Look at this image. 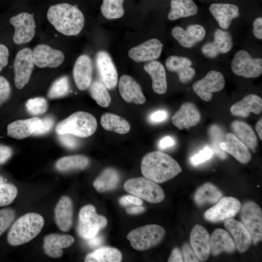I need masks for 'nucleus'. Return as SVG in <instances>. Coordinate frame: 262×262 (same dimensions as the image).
<instances>
[{
    "label": "nucleus",
    "mask_w": 262,
    "mask_h": 262,
    "mask_svg": "<svg viewBox=\"0 0 262 262\" xmlns=\"http://www.w3.org/2000/svg\"><path fill=\"white\" fill-rule=\"evenodd\" d=\"M47 17L57 31L66 36L78 35L84 25L82 13L76 5L67 3L51 5Z\"/></svg>",
    "instance_id": "1"
},
{
    "label": "nucleus",
    "mask_w": 262,
    "mask_h": 262,
    "mask_svg": "<svg viewBox=\"0 0 262 262\" xmlns=\"http://www.w3.org/2000/svg\"><path fill=\"white\" fill-rule=\"evenodd\" d=\"M141 169L145 177L158 183L171 180L182 171L174 159L159 151L147 153L142 160Z\"/></svg>",
    "instance_id": "2"
},
{
    "label": "nucleus",
    "mask_w": 262,
    "mask_h": 262,
    "mask_svg": "<svg viewBox=\"0 0 262 262\" xmlns=\"http://www.w3.org/2000/svg\"><path fill=\"white\" fill-rule=\"evenodd\" d=\"M44 225L43 217L35 213H27L14 223L7 235V241L13 246L27 243L34 238Z\"/></svg>",
    "instance_id": "3"
},
{
    "label": "nucleus",
    "mask_w": 262,
    "mask_h": 262,
    "mask_svg": "<svg viewBox=\"0 0 262 262\" xmlns=\"http://www.w3.org/2000/svg\"><path fill=\"white\" fill-rule=\"evenodd\" d=\"M97 127L96 119L92 115L79 111L59 122L55 130L58 134L70 133L78 137H86L94 134Z\"/></svg>",
    "instance_id": "4"
},
{
    "label": "nucleus",
    "mask_w": 262,
    "mask_h": 262,
    "mask_svg": "<svg viewBox=\"0 0 262 262\" xmlns=\"http://www.w3.org/2000/svg\"><path fill=\"white\" fill-rule=\"evenodd\" d=\"M164 234L165 230L162 227L151 224L132 230L127 238L133 248L144 251L158 245L163 240Z\"/></svg>",
    "instance_id": "5"
},
{
    "label": "nucleus",
    "mask_w": 262,
    "mask_h": 262,
    "mask_svg": "<svg viewBox=\"0 0 262 262\" xmlns=\"http://www.w3.org/2000/svg\"><path fill=\"white\" fill-rule=\"evenodd\" d=\"M124 188L129 193L149 203H159L164 198V194L161 187L155 181L146 177L129 179L125 182Z\"/></svg>",
    "instance_id": "6"
},
{
    "label": "nucleus",
    "mask_w": 262,
    "mask_h": 262,
    "mask_svg": "<svg viewBox=\"0 0 262 262\" xmlns=\"http://www.w3.org/2000/svg\"><path fill=\"white\" fill-rule=\"evenodd\" d=\"M107 223L106 218L98 215L91 204L82 207L79 212L77 231L82 238L88 239L97 235Z\"/></svg>",
    "instance_id": "7"
},
{
    "label": "nucleus",
    "mask_w": 262,
    "mask_h": 262,
    "mask_svg": "<svg viewBox=\"0 0 262 262\" xmlns=\"http://www.w3.org/2000/svg\"><path fill=\"white\" fill-rule=\"evenodd\" d=\"M243 224L249 232L252 242L256 244L262 239V213L259 206L252 201L244 204L241 211Z\"/></svg>",
    "instance_id": "8"
},
{
    "label": "nucleus",
    "mask_w": 262,
    "mask_h": 262,
    "mask_svg": "<svg viewBox=\"0 0 262 262\" xmlns=\"http://www.w3.org/2000/svg\"><path fill=\"white\" fill-rule=\"evenodd\" d=\"M234 74L246 78H257L262 73V60L253 58L246 51L237 52L231 64Z\"/></svg>",
    "instance_id": "9"
},
{
    "label": "nucleus",
    "mask_w": 262,
    "mask_h": 262,
    "mask_svg": "<svg viewBox=\"0 0 262 262\" xmlns=\"http://www.w3.org/2000/svg\"><path fill=\"white\" fill-rule=\"evenodd\" d=\"M10 24L14 28L13 40L16 45H22L30 42L35 34L36 24L33 14L21 12L10 19Z\"/></svg>",
    "instance_id": "10"
},
{
    "label": "nucleus",
    "mask_w": 262,
    "mask_h": 262,
    "mask_svg": "<svg viewBox=\"0 0 262 262\" xmlns=\"http://www.w3.org/2000/svg\"><path fill=\"white\" fill-rule=\"evenodd\" d=\"M32 51L29 48H23L17 52L15 58L14 82L17 89L23 88L30 80L34 66Z\"/></svg>",
    "instance_id": "11"
},
{
    "label": "nucleus",
    "mask_w": 262,
    "mask_h": 262,
    "mask_svg": "<svg viewBox=\"0 0 262 262\" xmlns=\"http://www.w3.org/2000/svg\"><path fill=\"white\" fill-rule=\"evenodd\" d=\"M225 84L223 75L215 70L209 71L202 79L195 81L192 88L194 92L203 100L210 101L213 93L221 91Z\"/></svg>",
    "instance_id": "12"
},
{
    "label": "nucleus",
    "mask_w": 262,
    "mask_h": 262,
    "mask_svg": "<svg viewBox=\"0 0 262 262\" xmlns=\"http://www.w3.org/2000/svg\"><path fill=\"white\" fill-rule=\"evenodd\" d=\"M240 208L241 203L237 199L231 196L224 197L205 212L204 218L214 223L225 221L234 217Z\"/></svg>",
    "instance_id": "13"
},
{
    "label": "nucleus",
    "mask_w": 262,
    "mask_h": 262,
    "mask_svg": "<svg viewBox=\"0 0 262 262\" xmlns=\"http://www.w3.org/2000/svg\"><path fill=\"white\" fill-rule=\"evenodd\" d=\"M34 65L40 68H56L61 65L65 60L64 53L46 44L37 45L32 51Z\"/></svg>",
    "instance_id": "14"
},
{
    "label": "nucleus",
    "mask_w": 262,
    "mask_h": 262,
    "mask_svg": "<svg viewBox=\"0 0 262 262\" xmlns=\"http://www.w3.org/2000/svg\"><path fill=\"white\" fill-rule=\"evenodd\" d=\"M96 62L103 84L109 90L115 88L117 83L118 75L110 55L104 50L98 51L96 55Z\"/></svg>",
    "instance_id": "15"
},
{
    "label": "nucleus",
    "mask_w": 262,
    "mask_h": 262,
    "mask_svg": "<svg viewBox=\"0 0 262 262\" xmlns=\"http://www.w3.org/2000/svg\"><path fill=\"white\" fill-rule=\"evenodd\" d=\"M163 47V44L160 40L152 38L131 48L128 55L136 62L152 61L160 56Z\"/></svg>",
    "instance_id": "16"
},
{
    "label": "nucleus",
    "mask_w": 262,
    "mask_h": 262,
    "mask_svg": "<svg viewBox=\"0 0 262 262\" xmlns=\"http://www.w3.org/2000/svg\"><path fill=\"white\" fill-rule=\"evenodd\" d=\"M232 46V38L229 33L218 29L214 32V40L205 44L201 50L206 56L213 58L220 53H227Z\"/></svg>",
    "instance_id": "17"
},
{
    "label": "nucleus",
    "mask_w": 262,
    "mask_h": 262,
    "mask_svg": "<svg viewBox=\"0 0 262 262\" xmlns=\"http://www.w3.org/2000/svg\"><path fill=\"white\" fill-rule=\"evenodd\" d=\"M201 118V114L196 106L191 102H185L172 117L174 125L180 130L188 129L196 125Z\"/></svg>",
    "instance_id": "18"
},
{
    "label": "nucleus",
    "mask_w": 262,
    "mask_h": 262,
    "mask_svg": "<svg viewBox=\"0 0 262 262\" xmlns=\"http://www.w3.org/2000/svg\"><path fill=\"white\" fill-rule=\"evenodd\" d=\"M93 66L90 58L87 55H80L76 60L73 70L75 83L80 90L88 89L92 83Z\"/></svg>",
    "instance_id": "19"
},
{
    "label": "nucleus",
    "mask_w": 262,
    "mask_h": 262,
    "mask_svg": "<svg viewBox=\"0 0 262 262\" xmlns=\"http://www.w3.org/2000/svg\"><path fill=\"white\" fill-rule=\"evenodd\" d=\"M171 33L180 45L183 47L190 48L204 38L206 31L201 25L193 24L188 26L186 30L180 26H176L173 28Z\"/></svg>",
    "instance_id": "20"
},
{
    "label": "nucleus",
    "mask_w": 262,
    "mask_h": 262,
    "mask_svg": "<svg viewBox=\"0 0 262 262\" xmlns=\"http://www.w3.org/2000/svg\"><path fill=\"white\" fill-rule=\"evenodd\" d=\"M191 246L199 260H207L210 253V236L202 226L196 224L192 229L190 236Z\"/></svg>",
    "instance_id": "21"
},
{
    "label": "nucleus",
    "mask_w": 262,
    "mask_h": 262,
    "mask_svg": "<svg viewBox=\"0 0 262 262\" xmlns=\"http://www.w3.org/2000/svg\"><path fill=\"white\" fill-rule=\"evenodd\" d=\"M225 137L226 140L219 144V148L241 163H248L251 158L248 148L232 133H227Z\"/></svg>",
    "instance_id": "22"
},
{
    "label": "nucleus",
    "mask_w": 262,
    "mask_h": 262,
    "mask_svg": "<svg viewBox=\"0 0 262 262\" xmlns=\"http://www.w3.org/2000/svg\"><path fill=\"white\" fill-rule=\"evenodd\" d=\"M225 227L233 237L235 247L241 253L246 252L251 242V236L242 222L233 218L225 221Z\"/></svg>",
    "instance_id": "23"
},
{
    "label": "nucleus",
    "mask_w": 262,
    "mask_h": 262,
    "mask_svg": "<svg viewBox=\"0 0 262 262\" xmlns=\"http://www.w3.org/2000/svg\"><path fill=\"white\" fill-rule=\"evenodd\" d=\"M119 91L122 98L127 102L142 104L146 100L140 85L129 75H123L120 78Z\"/></svg>",
    "instance_id": "24"
},
{
    "label": "nucleus",
    "mask_w": 262,
    "mask_h": 262,
    "mask_svg": "<svg viewBox=\"0 0 262 262\" xmlns=\"http://www.w3.org/2000/svg\"><path fill=\"white\" fill-rule=\"evenodd\" d=\"M74 241V238L70 235L49 234L44 238V251L50 257L59 258L63 255L62 249L70 246Z\"/></svg>",
    "instance_id": "25"
},
{
    "label": "nucleus",
    "mask_w": 262,
    "mask_h": 262,
    "mask_svg": "<svg viewBox=\"0 0 262 262\" xmlns=\"http://www.w3.org/2000/svg\"><path fill=\"white\" fill-rule=\"evenodd\" d=\"M54 218L58 228L62 231H69L73 224V203L67 196H63L54 210Z\"/></svg>",
    "instance_id": "26"
},
{
    "label": "nucleus",
    "mask_w": 262,
    "mask_h": 262,
    "mask_svg": "<svg viewBox=\"0 0 262 262\" xmlns=\"http://www.w3.org/2000/svg\"><path fill=\"white\" fill-rule=\"evenodd\" d=\"M165 64L168 70L177 73L183 83L189 82L195 75V70L191 67L192 62L186 57L171 56L166 59Z\"/></svg>",
    "instance_id": "27"
},
{
    "label": "nucleus",
    "mask_w": 262,
    "mask_h": 262,
    "mask_svg": "<svg viewBox=\"0 0 262 262\" xmlns=\"http://www.w3.org/2000/svg\"><path fill=\"white\" fill-rule=\"evenodd\" d=\"M231 113L235 116L246 117L250 113L259 115L262 111V99L255 94H249L232 105Z\"/></svg>",
    "instance_id": "28"
},
{
    "label": "nucleus",
    "mask_w": 262,
    "mask_h": 262,
    "mask_svg": "<svg viewBox=\"0 0 262 262\" xmlns=\"http://www.w3.org/2000/svg\"><path fill=\"white\" fill-rule=\"evenodd\" d=\"M209 10L223 29H228L232 20L239 15L238 7L229 3H213L210 5Z\"/></svg>",
    "instance_id": "29"
},
{
    "label": "nucleus",
    "mask_w": 262,
    "mask_h": 262,
    "mask_svg": "<svg viewBox=\"0 0 262 262\" xmlns=\"http://www.w3.org/2000/svg\"><path fill=\"white\" fill-rule=\"evenodd\" d=\"M210 252L213 256H217L223 252L231 253L235 246L233 239L226 230L217 229L210 238Z\"/></svg>",
    "instance_id": "30"
},
{
    "label": "nucleus",
    "mask_w": 262,
    "mask_h": 262,
    "mask_svg": "<svg viewBox=\"0 0 262 262\" xmlns=\"http://www.w3.org/2000/svg\"><path fill=\"white\" fill-rule=\"evenodd\" d=\"M144 70L152 79V87L157 94H163L167 90L165 70L163 65L157 61H152L144 66Z\"/></svg>",
    "instance_id": "31"
},
{
    "label": "nucleus",
    "mask_w": 262,
    "mask_h": 262,
    "mask_svg": "<svg viewBox=\"0 0 262 262\" xmlns=\"http://www.w3.org/2000/svg\"><path fill=\"white\" fill-rule=\"evenodd\" d=\"M40 120L38 117H34L14 121L7 126V135L18 140L28 137L33 135Z\"/></svg>",
    "instance_id": "32"
},
{
    "label": "nucleus",
    "mask_w": 262,
    "mask_h": 262,
    "mask_svg": "<svg viewBox=\"0 0 262 262\" xmlns=\"http://www.w3.org/2000/svg\"><path fill=\"white\" fill-rule=\"evenodd\" d=\"M231 128L235 136L248 148L254 149L257 147V137L248 124L242 121L234 120L231 124Z\"/></svg>",
    "instance_id": "33"
},
{
    "label": "nucleus",
    "mask_w": 262,
    "mask_h": 262,
    "mask_svg": "<svg viewBox=\"0 0 262 262\" xmlns=\"http://www.w3.org/2000/svg\"><path fill=\"white\" fill-rule=\"evenodd\" d=\"M197 12L198 8L192 0H171L168 18L175 20L194 16Z\"/></svg>",
    "instance_id": "34"
},
{
    "label": "nucleus",
    "mask_w": 262,
    "mask_h": 262,
    "mask_svg": "<svg viewBox=\"0 0 262 262\" xmlns=\"http://www.w3.org/2000/svg\"><path fill=\"white\" fill-rule=\"evenodd\" d=\"M222 193L211 183H205L196 192L194 200L197 205L213 204L217 202L222 197Z\"/></svg>",
    "instance_id": "35"
},
{
    "label": "nucleus",
    "mask_w": 262,
    "mask_h": 262,
    "mask_svg": "<svg viewBox=\"0 0 262 262\" xmlns=\"http://www.w3.org/2000/svg\"><path fill=\"white\" fill-rule=\"evenodd\" d=\"M119 180L118 172L112 168H107L94 180L93 186L98 192H105L115 188Z\"/></svg>",
    "instance_id": "36"
},
{
    "label": "nucleus",
    "mask_w": 262,
    "mask_h": 262,
    "mask_svg": "<svg viewBox=\"0 0 262 262\" xmlns=\"http://www.w3.org/2000/svg\"><path fill=\"white\" fill-rule=\"evenodd\" d=\"M122 260V254L117 249L108 246L98 248L86 255L85 262H119Z\"/></svg>",
    "instance_id": "37"
},
{
    "label": "nucleus",
    "mask_w": 262,
    "mask_h": 262,
    "mask_svg": "<svg viewBox=\"0 0 262 262\" xmlns=\"http://www.w3.org/2000/svg\"><path fill=\"white\" fill-rule=\"evenodd\" d=\"M100 123L106 130L112 131L119 134L128 133L131 128L130 125L121 117L109 113H106L101 117Z\"/></svg>",
    "instance_id": "38"
},
{
    "label": "nucleus",
    "mask_w": 262,
    "mask_h": 262,
    "mask_svg": "<svg viewBox=\"0 0 262 262\" xmlns=\"http://www.w3.org/2000/svg\"><path fill=\"white\" fill-rule=\"evenodd\" d=\"M89 161L86 157L80 155H71L63 157L56 163V168L60 171L73 170H82L89 165Z\"/></svg>",
    "instance_id": "39"
},
{
    "label": "nucleus",
    "mask_w": 262,
    "mask_h": 262,
    "mask_svg": "<svg viewBox=\"0 0 262 262\" xmlns=\"http://www.w3.org/2000/svg\"><path fill=\"white\" fill-rule=\"evenodd\" d=\"M88 88L91 97L99 105L103 107L109 106L111 98L107 88L101 82L94 81Z\"/></svg>",
    "instance_id": "40"
},
{
    "label": "nucleus",
    "mask_w": 262,
    "mask_h": 262,
    "mask_svg": "<svg viewBox=\"0 0 262 262\" xmlns=\"http://www.w3.org/2000/svg\"><path fill=\"white\" fill-rule=\"evenodd\" d=\"M123 1L124 0H103L100 6L102 15L109 19L122 17L124 14Z\"/></svg>",
    "instance_id": "41"
},
{
    "label": "nucleus",
    "mask_w": 262,
    "mask_h": 262,
    "mask_svg": "<svg viewBox=\"0 0 262 262\" xmlns=\"http://www.w3.org/2000/svg\"><path fill=\"white\" fill-rule=\"evenodd\" d=\"M69 90L68 78L66 76H62L55 80L51 84L47 95L50 99L58 98L67 95Z\"/></svg>",
    "instance_id": "42"
},
{
    "label": "nucleus",
    "mask_w": 262,
    "mask_h": 262,
    "mask_svg": "<svg viewBox=\"0 0 262 262\" xmlns=\"http://www.w3.org/2000/svg\"><path fill=\"white\" fill-rule=\"evenodd\" d=\"M26 109L31 115H37L45 113L48 109L47 100L42 97L32 98L26 102Z\"/></svg>",
    "instance_id": "43"
},
{
    "label": "nucleus",
    "mask_w": 262,
    "mask_h": 262,
    "mask_svg": "<svg viewBox=\"0 0 262 262\" xmlns=\"http://www.w3.org/2000/svg\"><path fill=\"white\" fill-rule=\"evenodd\" d=\"M17 194V189L13 185L9 183L0 184V206L10 204Z\"/></svg>",
    "instance_id": "44"
},
{
    "label": "nucleus",
    "mask_w": 262,
    "mask_h": 262,
    "mask_svg": "<svg viewBox=\"0 0 262 262\" xmlns=\"http://www.w3.org/2000/svg\"><path fill=\"white\" fill-rule=\"evenodd\" d=\"M15 216L13 209L7 208L0 210V236L10 226Z\"/></svg>",
    "instance_id": "45"
},
{
    "label": "nucleus",
    "mask_w": 262,
    "mask_h": 262,
    "mask_svg": "<svg viewBox=\"0 0 262 262\" xmlns=\"http://www.w3.org/2000/svg\"><path fill=\"white\" fill-rule=\"evenodd\" d=\"M54 119L51 116H47L40 119V121L33 135L39 136L49 132L53 128Z\"/></svg>",
    "instance_id": "46"
},
{
    "label": "nucleus",
    "mask_w": 262,
    "mask_h": 262,
    "mask_svg": "<svg viewBox=\"0 0 262 262\" xmlns=\"http://www.w3.org/2000/svg\"><path fill=\"white\" fill-rule=\"evenodd\" d=\"M213 150L205 147L198 153L193 155L190 158V161L193 165H196L209 160L213 154Z\"/></svg>",
    "instance_id": "47"
},
{
    "label": "nucleus",
    "mask_w": 262,
    "mask_h": 262,
    "mask_svg": "<svg viewBox=\"0 0 262 262\" xmlns=\"http://www.w3.org/2000/svg\"><path fill=\"white\" fill-rule=\"evenodd\" d=\"M58 139L64 146L69 149L76 148L79 145V141L76 136L72 134H58Z\"/></svg>",
    "instance_id": "48"
},
{
    "label": "nucleus",
    "mask_w": 262,
    "mask_h": 262,
    "mask_svg": "<svg viewBox=\"0 0 262 262\" xmlns=\"http://www.w3.org/2000/svg\"><path fill=\"white\" fill-rule=\"evenodd\" d=\"M10 94L9 82L4 77L0 76V106L9 98Z\"/></svg>",
    "instance_id": "49"
},
{
    "label": "nucleus",
    "mask_w": 262,
    "mask_h": 262,
    "mask_svg": "<svg viewBox=\"0 0 262 262\" xmlns=\"http://www.w3.org/2000/svg\"><path fill=\"white\" fill-rule=\"evenodd\" d=\"M182 253L184 262H199V259L193 249L187 243L184 244L183 246Z\"/></svg>",
    "instance_id": "50"
},
{
    "label": "nucleus",
    "mask_w": 262,
    "mask_h": 262,
    "mask_svg": "<svg viewBox=\"0 0 262 262\" xmlns=\"http://www.w3.org/2000/svg\"><path fill=\"white\" fill-rule=\"evenodd\" d=\"M9 52L7 47L2 44H0V72L8 63Z\"/></svg>",
    "instance_id": "51"
},
{
    "label": "nucleus",
    "mask_w": 262,
    "mask_h": 262,
    "mask_svg": "<svg viewBox=\"0 0 262 262\" xmlns=\"http://www.w3.org/2000/svg\"><path fill=\"white\" fill-rule=\"evenodd\" d=\"M13 153L12 149L8 146L0 145V164L8 161Z\"/></svg>",
    "instance_id": "52"
},
{
    "label": "nucleus",
    "mask_w": 262,
    "mask_h": 262,
    "mask_svg": "<svg viewBox=\"0 0 262 262\" xmlns=\"http://www.w3.org/2000/svg\"><path fill=\"white\" fill-rule=\"evenodd\" d=\"M167 117L166 112L159 110L152 113L149 116L150 120L153 123H159L164 121Z\"/></svg>",
    "instance_id": "53"
},
{
    "label": "nucleus",
    "mask_w": 262,
    "mask_h": 262,
    "mask_svg": "<svg viewBox=\"0 0 262 262\" xmlns=\"http://www.w3.org/2000/svg\"><path fill=\"white\" fill-rule=\"evenodd\" d=\"M253 33L254 36L259 39H262V18L258 17L255 19L253 23Z\"/></svg>",
    "instance_id": "54"
},
{
    "label": "nucleus",
    "mask_w": 262,
    "mask_h": 262,
    "mask_svg": "<svg viewBox=\"0 0 262 262\" xmlns=\"http://www.w3.org/2000/svg\"><path fill=\"white\" fill-rule=\"evenodd\" d=\"M175 143V140L171 137L167 136L160 140L159 147L161 149H165L173 146Z\"/></svg>",
    "instance_id": "55"
},
{
    "label": "nucleus",
    "mask_w": 262,
    "mask_h": 262,
    "mask_svg": "<svg viewBox=\"0 0 262 262\" xmlns=\"http://www.w3.org/2000/svg\"><path fill=\"white\" fill-rule=\"evenodd\" d=\"M168 262H183L182 260V255L180 250L177 248H175L172 251V252L168 259Z\"/></svg>",
    "instance_id": "56"
},
{
    "label": "nucleus",
    "mask_w": 262,
    "mask_h": 262,
    "mask_svg": "<svg viewBox=\"0 0 262 262\" xmlns=\"http://www.w3.org/2000/svg\"><path fill=\"white\" fill-rule=\"evenodd\" d=\"M88 246L91 247H95L100 246L103 242V237L100 235H96L95 236L87 239Z\"/></svg>",
    "instance_id": "57"
},
{
    "label": "nucleus",
    "mask_w": 262,
    "mask_h": 262,
    "mask_svg": "<svg viewBox=\"0 0 262 262\" xmlns=\"http://www.w3.org/2000/svg\"><path fill=\"white\" fill-rule=\"evenodd\" d=\"M127 199L131 203L137 206H140L142 204L143 201L139 197L134 196L127 195L125 196Z\"/></svg>",
    "instance_id": "58"
},
{
    "label": "nucleus",
    "mask_w": 262,
    "mask_h": 262,
    "mask_svg": "<svg viewBox=\"0 0 262 262\" xmlns=\"http://www.w3.org/2000/svg\"><path fill=\"white\" fill-rule=\"evenodd\" d=\"M145 210V209L142 206H136L127 209L126 211L129 213L136 214L139 213L143 212Z\"/></svg>",
    "instance_id": "59"
},
{
    "label": "nucleus",
    "mask_w": 262,
    "mask_h": 262,
    "mask_svg": "<svg viewBox=\"0 0 262 262\" xmlns=\"http://www.w3.org/2000/svg\"><path fill=\"white\" fill-rule=\"evenodd\" d=\"M256 131L259 135L260 140H262V119L261 118L256 124Z\"/></svg>",
    "instance_id": "60"
},
{
    "label": "nucleus",
    "mask_w": 262,
    "mask_h": 262,
    "mask_svg": "<svg viewBox=\"0 0 262 262\" xmlns=\"http://www.w3.org/2000/svg\"><path fill=\"white\" fill-rule=\"evenodd\" d=\"M119 203L121 205L126 206L129 205L131 203L128 201V200L126 197L125 196L121 197L119 199Z\"/></svg>",
    "instance_id": "61"
},
{
    "label": "nucleus",
    "mask_w": 262,
    "mask_h": 262,
    "mask_svg": "<svg viewBox=\"0 0 262 262\" xmlns=\"http://www.w3.org/2000/svg\"><path fill=\"white\" fill-rule=\"evenodd\" d=\"M4 182V180L2 177L0 176V184Z\"/></svg>",
    "instance_id": "62"
}]
</instances>
